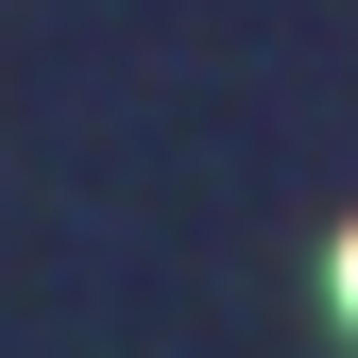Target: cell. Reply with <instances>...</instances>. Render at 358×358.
I'll list each match as a JSON object with an SVG mask.
<instances>
[{"label":"cell","instance_id":"1","mask_svg":"<svg viewBox=\"0 0 358 358\" xmlns=\"http://www.w3.org/2000/svg\"><path fill=\"white\" fill-rule=\"evenodd\" d=\"M341 307H358V239H341Z\"/></svg>","mask_w":358,"mask_h":358}]
</instances>
